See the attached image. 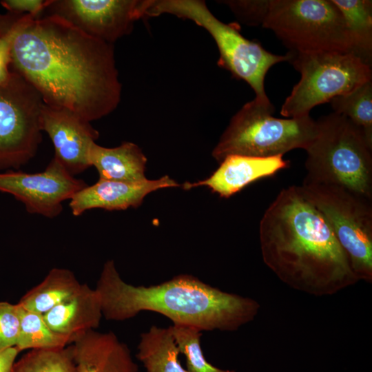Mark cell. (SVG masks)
I'll return each instance as SVG.
<instances>
[{
    "label": "cell",
    "instance_id": "obj_1",
    "mask_svg": "<svg viewBox=\"0 0 372 372\" xmlns=\"http://www.w3.org/2000/svg\"><path fill=\"white\" fill-rule=\"evenodd\" d=\"M0 37L9 44L10 69L52 107L91 122L118 105L121 84L113 44L54 14H0Z\"/></svg>",
    "mask_w": 372,
    "mask_h": 372
},
{
    "label": "cell",
    "instance_id": "obj_2",
    "mask_svg": "<svg viewBox=\"0 0 372 372\" xmlns=\"http://www.w3.org/2000/svg\"><path fill=\"white\" fill-rule=\"evenodd\" d=\"M266 266L293 289L329 296L359 282L333 231L300 186L282 189L259 226Z\"/></svg>",
    "mask_w": 372,
    "mask_h": 372
},
{
    "label": "cell",
    "instance_id": "obj_3",
    "mask_svg": "<svg viewBox=\"0 0 372 372\" xmlns=\"http://www.w3.org/2000/svg\"><path fill=\"white\" fill-rule=\"evenodd\" d=\"M95 289L107 320H125L149 311L201 331H235L253 321L260 309L253 298L222 291L189 274L147 287L128 284L113 260L104 263Z\"/></svg>",
    "mask_w": 372,
    "mask_h": 372
},
{
    "label": "cell",
    "instance_id": "obj_4",
    "mask_svg": "<svg viewBox=\"0 0 372 372\" xmlns=\"http://www.w3.org/2000/svg\"><path fill=\"white\" fill-rule=\"evenodd\" d=\"M307 152L305 181L344 187L372 200V144L360 128L333 112L318 121Z\"/></svg>",
    "mask_w": 372,
    "mask_h": 372
},
{
    "label": "cell",
    "instance_id": "obj_5",
    "mask_svg": "<svg viewBox=\"0 0 372 372\" xmlns=\"http://www.w3.org/2000/svg\"><path fill=\"white\" fill-rule=\"evenodd\" d=\"M270 102L254 98L231 118L212 151L220 163L229 155L270 157L304 149L318 132V123L309 115L300 118L273 116Z\"/></svg>",
    "mask_w": 372,
    "mask_h": 372
},
{
    "label": "cell",
    "instance_id": "obj_6",
    "mask_svg": "<svg viewBox=\"0 0 372 372\" xmlns=\"http://www.w3.org/2000/svg\"><path fill=\"white\" fill-rule=\"evenodd\" d=\"M145 17L169 14L192 21L206 30L219 51L218 65L252 88L256 99L267 101L265 79L274 65L288 61L289 55L274 54L258 42L250 41L240 33L236 24L225 23L209 10L201 0H149Z\"/></svg>",
    "mask_w": 372,
    "mask_h": 372
},
{
    "label": "cell",
    "instance_id": "obj_7",
    "mask_svg": "<svg viewBox=\"0 0 372 372\" xmlns=\"http://www.w3.org/2000/svg\"><path fill=\"white\" fill-rule=\"evenodd\" d=\"M287 54L301 77L281 107L280 114L286 118L308 116L314 107L372 80L371 65L351 52Z\"/></svg>",
    "mask_w": 372,
    "mask_h": 372
},
{
    "label": "cell",
    "instance_id": "obj_8",
    "mask_svg": "<svg viewBox=\"0 0 372 372\" xmlns=\"http://www.w3.org/2000/svg\"><path fill=\"white\" fill-rule=\"evenodd\" d=\"M262 26L290 51L353 52L346 23L332 0H271Z\"/></svg>",
    "mask_w": 372,
    "mask_h": 372
},
{
    "label": "cell",
    "instance_id": "obj_9",
    "mask_svg": "<svg viewBox=\"0 0 372 372\" xmlns=\"http://www.w3.org/2000/svg\"><path fill=\"white\" fill-rule=\"evenodd\" d=\"M304 196L328 223L358 280L372 282V200L344 187L303 180Z\"/></svg>",
    "mask_w": 372,
    "mask_h": 372
},
{
    "label": "cell",
    "instance_id": "obj_10",
    "mask_svg": "<svg viewBox=\"0 0 372 372\" xmlns=\"http://www.w3.org/2000/svg\"><path fill=\"white\" fill-rule=\"evenodd\" d=\"M43 105L33 86L11 70L0 85V170L19 169L37 154L42 141Z\"/></svg>",
    "mask_w": 372,
    "mask_h": 372
},
{
    "label": "cell",
    "instance_id": "obj_11",
    "mask_svg": "<svg viewBox=\"0 0 372 372\" xmlns=\"http://www.w3.org/2000/svg\"><path fill=\"white\" fill-rule=\"evenodd\" d=\"M149 3V0H50L45 11L113 44L132 32L136 20L145 17Z\"/></svg>",
    "mask_w": 372,
    "mask_h": 372
},
{
    "label": "cell",
    "instance_id": "obj_12",
    "mask_svg": "<svg viewBox=\"0 0 372 372\" xmlns=\"http://www.w3.org/2000/svg\"><path fill=\"white\" fill-rule=\"evenodd\" d=\"M87 184L71 175L54 157L43 172L8 170L0 173V192L12 195L26 211L48 218L58 216L63 202Z\"/></svg>",
    "mask_w": 372,
    "mask_h": 372
},
{
    "label": "cell",
    "instance_id": "obj_13",
    "mask_svg": "<svg viewBox=\"0 0 372 372\" xmlns=\"http://www.w3.org/2000/svg\"><path fill=\"white\" fill-rule=\"evenodd\" d=\"M41 125L54 145V157L71 175L74 176L91 167L89 152L99 133L90 121L68 109L43 103Z\"/></svg>",
    "mask_w": 372,
    "mask_h": 372
},
{
    "label": "cell",
    "instance_id": "obj_14",
    "mask_svg": "<svg viewBox=\"0 0 372 372\" xmlns=\"http://www.w3.org/2000/svg\"><path fill=\"white\" fill-rule=\"evenodd\" d=\"M179 186L180 184L168 176L139 183L99 179L96 183L87 185L76 192L70 200L69 207L74 216H79L93 209L114 211L136 208L149 193L163 188Z\"/></svg>",
    "mask_w": 372,
    "mask_h": 372
},
{
    "label": "cell",
    "instance_id": "obj_15",
    "mask_svg": "<svg viewBox=\"0 0 372 372\" xmlns=\"http://www.w3.org/2000/svg\"><path fill=\"white\" fill-rule=\"evenodd\" d=\"M282 157V155L270 157L229 155L220 163L210 176L192 183H185L182 187L188 190L205 186L220 197L229 198L249 184L288 168L290 163Z\"/></svg>",
    "mask_w": 372,
    "mask_h": 372
},
{
    "label": "cell",
    "instance_id": "obj_16",
    "mask_svg": "<svg viewBox=\"0 0 372 372\" xmlns=\"http://www.w3.org/2000/svg\"><path fill=\"white\" fill-rule=\"evenodd\" d=\"M71 346L77 372H138L127 346L112 331L89 329L72 336Z\"/></svg>",
    "mask_w": 372,
    "mask_h": 372
},
{
    "label": "cell",
    "instance_id": "obj_17",
    "mask_svg": "<svg viewBox=\"0 0 372 372\" xmlns=\"http://www.w3.org/2000/svg\"><path fill=\"white\" fill-rule=\"evenodd\" d=\"M99 296L96 289L81 284L68 300L43 315L48 327L56 333L73 335L99 327L102 317Z\"/></svg>",
    "mask_w": 372,
    "mask_h": 372
},
{
    "label": "cell",
    "instance_id": "obj_18",
    "mask_svg": "<svg viewBox=\"0 0 372 372\" xmlns=\"http://www.w3.org/2000/svg\"><path fill=\"white\" fill-rule=\"evenodd\" d=\"M89 161L96 168L99 179L126 183L147 180L145 176L147 158L141 149L132 142H123L110 148L94 143Z\"/></svg>",
    "mask_w": 372,
    "mask_h": 372
},
{
    "label": "cell",
    "instance_id": "obj_19",
    "mask_svg": "<svg viewBox=\"0 0 372 372\" xmlns=\"http://www.w3.org/2000/svg\"><path fill=\"white\" fill-rule=\"evenodd\" d=\"M137 349L136 358L146 372H187L178 360L180 352L172 325L152 326L141 335Z\"/></svg>",
    "mask_w": 372,
    "mask_h": 372
},
{
    "label": "cell",
    "instance_id": "obj_20",
    "mask_svg": "<svg viewBox=\"0 0 372 372\" xmlns=\"http://www.w3.org/2000/svg\"><path fill=\"white\" fill-rule=\"evenodd\" d=\"M81 285L70 270L53 268L41 282L21 298L18 304L27 310L43 315L72 296Z\"/></svg>",
    "mask_w": 372,
    "mask_h": 372
},
{
    "label": "cell",
    "instance_id": "obj_21",
    "mask_svg": "<svg viewBox=\"0 0 372 372\" xmlns=\"http://www.w3.org/2000/svg\"><path fill=\"white\" fill-rule=\"evenodd\" d=\"M341 12L353 43V52L371 65L372 54V1L332 0Z\"/></svg>",
    "mask_w": 372,
    "mask_h": 372
},
{
    "label": "cell",
    "instance_id": "obj_22",
    "mask_svg": "<svg viewBox=\"0 0 372 372\" xmlns=\"http://www.w3.org/2000/svg\"><path fill=\"white\" fill-rule=\"evenodd\" d=\"M335 113L347 117L372 144V80L330 101Z\"/></svg>",
    "mask_w": 372,
    "mask_h": 372
},
{
    "label": "cell",
    "instance_id": "obj_23",
    "mask_svg": "<svg viewBox=\"0 0 372 372\" xmlns=\"http://www.w3.org/2000/svg\"><path fill=\"white\" fill-rule=\"evenodd\" d=\"M19 307L21 325L16 345L19 352L28 349L62 348L71 343L70 337L52 331L46 324L43 315Z\"/></svg>",
    "mask_w": 372,
    "mask_h": 372
},
{
    "label": "cell",
    "instance_id": "obj_24",
    "mask_svg": "<svg viewBox=\"0 0 372 372\" xmlns=\"http://www.w3.org/2000/svg\"><path fill=\"white\" fill-rule=\"evenodd\" d=\"M12 372H77L71 344L62 348L32 349L15 362Z\"/></svg>",
    "mask_w": 372,
    "mask_h": 372
},
{
    "label": "cell",
    "instance_id": "obj_25",
    "mask_svg": "<svg viewBox=\"0 0 372 372\" xmlns=\"http://www.w3.org/2000/svg\"><path fill=\"white\" fill-rule=\"evenodd\" d=\"M172 327L180 352L185 357L187 372H237L218 368L207 360L200 345V330L176 324Z\"/></svg>",
    "mask_w": 372,
    "mask_h": 372
},
{
    "label": "cell",
    "instance_id": "obj_26",
    "mask_svg": "<svg viewBox=\"0 0 372 372\" xmlns=\"http://www.w3.org/2000/svg\"><path fill=\"white\" fill-rule=\"evenodd\" d=\"M271 0L220 1L229 7L236 19L246 25H262Z\"/></svg>",
    "mask_w": 372,
    "mask_h": 372
},
{
    "label": "cell",
    "instance_id": "obj_27",
    "mask_svg": "<svg viewBox=\"0 0 372 372\" xmlns=\"http://www.w3.org/2000/svg\"><path fill=\"white\" fill-rule=\"evenodd\" d=\"M20 325L19 305L0 302V351L16 347Z\"/></svg>",
    "mask_w": 372,
    "mask_h": 372
},
{
    "label": "cell",
    "instance_id": "obj_28",
    "mask_svg": "<svg viewBox=\"0 0 372 372\" xmlns=\"http://www.w3.org/2000/svg\"><path fill=\"white\" fill-rule=\"evenodd\" d=\"M50 0H3L1 1V5L8 12L19 14H28L37 18L41 17Z\"/></svg>",
    "mask_w": 372,
    "mask_h": 372
},
{
    "label": "cell",
    "instance_id": "obj_29",
    "mask_svg": "<svg viewBox=\"0 0 372 372\" xmlns=\"http://www.w3.org/2000/svg\"><path fill=\"white\" fill-rule=\"evenodd\" d=\"M11 74L9 44L0 37V85L6 83Z\"/></svg>",
    "mask_w": 372,
    "mask_h": 372
},
{
    "label": "cell",
    "instance_id": "obj_30",
    "mask_svg": "<svg viewBox=\"0 0 372 372\" xmlns=\"http://www.w3.org/2000/svg\"><path fill=\"white\" fill-rule=\"evenodd\" d=\"M19 353L16 347L0 351V372H12Z\"/></svg>",
    "mask_w": 372,
    "mask_h": 372
}]
</instances>
